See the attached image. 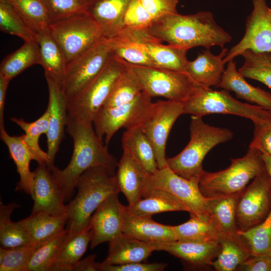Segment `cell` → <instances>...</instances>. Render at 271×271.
Wrapping results in <instances>:
<instances>
[{"mask_svg": "<svg viewBox=\"0 0 271 271\" xmlns=\"http://www.w3.org/2000/svg\"><path fill=\"white\" fill-rule=\"evenodd\" d=\"M146 30L158 40L187 50L196 47L222 49L231 36L219 26L212 13L202 11L187 15L177 13L154 20Z\"/></svg>", "mask_w": 271, "mask_h": 271, "instance_id": "6da1fadb", "label": "cell"}, {"mask_svg": "<svg viewBox=\"0 0 271 271\" xmlns=\"http://www.w3.org/2000/svg\"><path fill=\"white\" fill-rule=\"evenodd\" d=\"M67 130L72 137L73 150L67 166L61 170L49 169L63 192L65 201L69 200L80 176L87 170L101 167L114 174L118 163L96 135L93 124L67 120Z\"/></svg>", "mask_w": 271, "mask_h": 271, "instance_id": "7a4b0ae2", "label": "cell"}, {"mask_svg": "<svg viewBox=\"0 0 271 271\" xmlns=\"http://www.w3.org/2000/svg\"><path fill=\"white\" fill-rule=\"evenodd\" d=\"M76 188V196L66 205V229L69 232L89 229L91 217L100 204L110 195L120 192L115 174L101 167L84 172Z\"/></svg>", "mask_w": 271, "mask_h": 271, "instance_id": "3957f363", "label": "cell"}, {"mask_svg": "<svg viewBox=\"0 0 271 271\" xmlns=\"http://www.w3.org/2000/svg\"><path fill=\"white\" fill-rule=\"evenodd\" d=\"M190 140L178 155L167 158V165L173 172L188 180L199 182L204 170L202 162L206 155L216 145L231 140L230 130L210 125L202 117L192 115Z\"/></svg>", "mask_w": 271, "mask_h": 271, "instance_id": "277c9868", "label": "cell"}, {"mask_svg": "<svg viewBox=\"0 0 271 271\" xmlns=\"http://www.w3.org/2000/svg\"><path fill=\"white\" fill-rule=\"evenodd\" d=\"M230 165L216 172L204 171L199 186L207 198L240 194L250 180L265 171L261 153L249 148L241 158L230 160Z\"/></svg>", "mask_w": 271, "mask_h": 271, "instance_id": "5b68a950", "label": "cell"}, {"mask_svg": "<svg viewBox=\"0 0 271 271\" xmlns=\"http://www.w3.org/2000/svg\"><path fill=\"white\" fill-rule=\"evenodd\" d=\"M184 114L203 117L221 113L235 115L251 120L256 124L271 121V111L258 106L241 102L225 89L214 90L197 84L183 102Z\"/></svg>", "mask_w": 271, "mask_h": 271, "instance_id": "8992f818", "label": "cell"}, {"mask_svg": "<svg viewBox=\"0 0 271 271\" xmlns=\"http://www.w3.org/2000/svg\"><path fill=\"white\" fill-rule=\"evenodd\" d=\"M127 65V62L112 54L100 73L78 94L67 99V118L93 124L95 115Z\"/></svg>", "mask_w": 271, "mask_h": 271, "instance_id": "52a82bcc", "label": "cell"}, {"mask_svg": "<svg viewBox=\"0 0 271 271\" xmlns=\"http://www.w3.org/2000/svg\"><path fill=\"white\" fill-rule=\"evenodd\" d=\"M48 29L68 63L104 38L100 28L86 13L52 22Z\"/></svg>", "mask_w": 271, "mask_h": 271, "instance_id": "ba28073f", "label": "cell"}, {"mask_svg": "<svg viewBox=\"0 0 271 271\" xmlns=\"http://www.w3.org/2000/svg\"><path fill=\"white\" fill-rule=\"evenodd\" d=\"M154 103L152 98L142 92L131 101L113 107H102L95 115L93 125L96 135L105 146L116 131L140 126L151 112Z\"/></svg>", "mask_w": 271, "mask_h": 271, "instance_id": "9c48e42d", "label": "cell"}, {"mask_svg": "<svg viewBox=\"0 0 271 271\" xmlns=\"http://www.w3.org/2000/svg\"><path fill=\"white\" fill-rule=\"evenodd\" d=\"M130 64L138 77L142 92L151 98L163 97L169 100L183 102L197 84L184 72Z\"/></svg>", "mask_w": 271, "mask_h": 271, "instance_id": "30bf717a", "label": "cell"}, {"mask_svg": "<svg viewBox=\"0 0 271 271\" xmlns=\"http://www.w3.org/2000/svg\"><path fill=\"white\" fill-rule=\"evenodd\" d=\"M111 55L109 41L103 38L68 63L62 87L67 99L78 94L100 73Z\"/></svg>", "mask_w": 271, "mask_h": 271, "instance_id": "8fae6325", "label": "cell"}, {"mask_svg": "<svg viewBox=\"0 0 271 271\" xmlns=\"http://www.w3.org/2000/svg\"><path fill=\"white\" fill-rule=\"evenodd\" d=\"M271 211V179L266 171L255 177L239 198L236 212L238 230L259 224Z\"/></svg>", "mask_w": 271, "mask_h": 271, "instance_id": "7c38bea8", "label": "cell"}, {"mask_svg": "<svg viewBox=\"0 0 271 271\" xmlns=\"http://www.w3.org/2000/svg\"><path fill=\"white\" fill-rule=\"evenodd\" d=\"M183 113V102L159 100L140 127L154 149L158 169L168 166L166 147L171 129Z\"/></svg>", "mask_w": 271, "mask_h": 271, "instance_id": "4fadbf2b", "label": "cell"}, {"mask_svg": "<svg viewBox=\"0 0 271 271\" xmlns=\"http://www.w3.org/2000/svg\"><path fill=\"white\" fill-rule=\"evenodd\" d=\"M152 188L164 189L177 198L188 208L190 215L210 221L209 198L201 192L199 182L185 179L168 166L150 176Z\"/></svg>", "mask_w": 271, "mask_h": 271, "instance_id": "5bb4252c", "label": "cell"}, {"mask_svg": "<svg viewBox=\"0 0 271 271\" xmlns=\"http://www.w3.org/2000/svg\"><path fill=\"white\" fill-rule=\"evenodd\" d=\"M253 9L247 19L245 31L240 41L229 50L224 58L228 63L246 50L271 53V21L266 0H252Z\"/></svg>", "mask_w": 271, "mask_h": 271, "instance_id": "9a60e30c", "label": "cell"}, {"mask_svg": "<svg viewBox=\"0 0 271 271\" xmlns=\"http://www.w3.org/2000/svg\"><path fill=\"white\" fill-rule=\"evenodd\" d=\"M121 33L141 43L157 68L186 73V66L188 61L186 54L188 50L163 44L161 41L149 35L146 29L124 27Z\"/></svg>", "mask_w": 271, "mask_h": 271, "instance_id": "2e32d148", "label": "cell"}, {"mask_svg": "<svg viewBox=\"0 0 271 271\" xmlns=\"http://www.w3.org/2000/svg\"><path fill=\"white\" fill-rule=\"evenodd\" d=\"M115 193L109 196L97 207L89 223L91 233L90 248L109 242L122 232V209Z\"/></svg>", "mask_w": 271, "mask_h": 271, "instance_id": "e0dca14e", "label": "cell"}, {"mask_svg": "<svg viewBox=\"0 0 271 271\" xmlns=\"http://www.w3.org/2000/svg\"><path fill=\"white\" fill-rule=\"evenodd\" d=\"M34 172L32 213L43 212L54 216L65 214L64 195L50 169L46 164H39Z\"/></svg>", "mask_w": 271, "mask_h": 271, "instance_id": "ac0fdd59", "label": "cell"}, {"mask_svg": "<svg viewBox=\"0 0 271 271\" xmlns=\"http://www.w3.org/2000/svg\"><path fill=\"white\" fill-rule=\"evenodd\" d=\"M48 90L49 101L47 109L49 111V124L47 132V143L51 169L54 165L56 155L64 136V129L67 120V98L62 87L52 80L46 78Z\"/></svg>", "mask_w": 271, "mask_h": 271, "instance_id": "d6986e66", "label": "cell"}, {"mask_svg": "<svg viewBox=\"0 0 271 271\" xmlns=\"http://www.w3.org/2000/svg\"><path fill=\"white\" fill-rule=\"evenodd\" d=\"M115 174L120 192L132 205L144 197L152 188L150 175L135 157L126 149H123Z\"/></svg>", "mask_w": 271, "mask_h": 271, "instance_id": "ffe728a7", "label": "cell"}, {"mask_svg": "<svg viewBox=\"0 0 271 271\" xmlns=\"http://www.w3.org/2000/svg\"><path fill=\"white\" fill-rule=\"evenodd\" d=\"M153 244L156 250L168 252L195 268L211 266L220 250L218 240L202 242L176 240Z\"/></svg>", "mask_w": 271, "mask_h": 271, "instance_id": "44dd1931", "label": "cell"}, {"mask_svg": "<svg viewBox=\"0 0 271 271\" xmlns=\"http://www.w3.org/2000/svg\"><path fill=\"white\" fill-rule=\"evenodd\" d=\"M122 232L129 237L150 243L177 240L174 226L158 223L152 217L133 214L124 205Z\"/></svg>", "mask_w": 271, "mask_h": 271, "instance_id": "7402d4cb", "label": "cell"}, {"mask_svg": "<svg viewBox=\"0 0 271 271\" xmlns=\"http://www.w3.org/2000/svg\"><path fill=\"white\" fill-rule=\"evenodd\" d=\"M131 0H88L86 13L101 29L105 39L115 37L124 27Z\"/></svg>", "mask_w": 271, "mask_h": 271, "instance_id": "603a6c76", "label": "cell"}, {"mask_svg": "<svg viewBox=\"0 0 271 271\" xmlns=\"http://www.w3.org/2000/svg\"><path fill=\"white\" fill-rule=\"evenodd\" d=\"M228 51L223 48L218 55L206 49L199 53L195 59L188 61L186 72L196 83L210 88L217 87L225 71L224 58Z\"/></svg>", "mask_w": 271, "mask_h": 271, "instance_id": "cb8c5ba5", "label": "cell"}, {"mask_svg": "<svg viewBox=\"0 0 271 271\" xmlns=\"http://www.w3.org/2000/svg\"><path fill=\"white\" fill-rule=\"evenodd\" d=\"M0 137L8 149L10 158L15 163L20 177L16 190L23 191L31 195L34 172L31 171L30 165L32 160L36 161L34 155L25 143L23 134L20 136H11L5 128L0 130Z\"/></svg>", "mask_w": 271, "mask_h": 271, "instance_id": "d4e9b609", "label": "cell"}, {"mask_svg": "<svg viewBox=\"0 0 271 271\" xmlns=\"http://www.w3.org/2000/svg\"><path fill=\"white\" fill-rule=\"evenodd\" d=\"M36 41L39 49L40 65L44 69L46 78L52 80L62 87L68 63L48 27L37 34Z\"/></svg>", "mask_w": 271, "mask_h": 271, "instance_id": "484cf974", "label": "cell"}, {"mask_svg": "<svg viewBox=\"0 0 271 271\" xmlns=\"http://www.w3.org/2000/svg\"><path fill=\"white\" fill-rule=\"evenodd\" d=\"M236 69V62L230 60L218 85L233 91L238 98L255 103L271 111V93L248 83Z\"/></svg>", "mask_w": 271, "mask_h": 271, "instance_id": "4316f807", "label": "cell"}, {"mask_svg": "<svg viewBox=\"0 0 271 271\" xmlns=\"http://www.w3.org/2000/svg\"><path fill=\"white\" fill-rule=\"evenodd\" d=\"M156 251L153 243L129 237L121 233L109 242L103 264L118 265L146 260Z\"/></svg>", "mask_w": 271, "mask_h": 271, "instance_id": "83f0119b", "label": "cell"}, {"mask_svg": "<svg viewBox=\"0 0 271 271\" xmlns=\"http://www.w3.org/2000/svg\"><path fill=\"white\" fill-rule=\"evenodd\" d=\"M126 210L136 215L149 217L171 211H187L188 209L177 198L160 188L152 189L144 197L132 205L125 206Z\"/></svg>", "mask_w": 271, "mask_h": 271, "instance_id": "f1b7e54d", "label": "cell"}, {"mask_svg": "<svg viewBox=\"0 0 271 271\" xmlns=\"http://www.w3.org/2000/svg\"><path fill=\"white\" fill-rule=\"evenodd\" d=\"M90 229L79 232L67 233L63 240L51 271H71L81 259L90 243Z\"/></svg>", "mask_w": 271, "mask_h": 271, "instance_id": "f546056e", "label": "cell"}, {"mask_svg": "<svg viewBox=\"0 0 271 271\" xmlns=\"http://www.w3.org/2000/svg\"><path fill=\"white\" fill-rule=\"evenodd\" d=\"M19 222L27 232L33 244L38 245L65 229L67 216L66 214L54 216L43 212H37L31 213L30 216Z\"/></svg>", "mask_w": 271, "mask_h": 271, "instance_id": "4dcf8cb0", "label": "cell"}, {"mask_svg": "<svg viewBox=\"0 0 271 271\" xmlns=\"http://www.w3.org/2000/svg\"><path fill=\"white\" fill-rule=\"evenodd\" d=\"M241 193L209 198L210 221L220 236L237 233L236 207Z\"/></svg>", "mask_w": 271, "mask_h": 271, "instance_id": "1f68e13d", "label": "cell"}, {"mask_svg": "<svg viewBox=\"0 0 271 271\" xmlns=\"http://www.w3.org/2000/svg\"><path fill=\"white\" fill-rule=\"evenodd\" d=\"M220 250L211 266L216 271H234L250 255L242 238L237 234L221 235Z\"/></svg>", "mask_w": 271, "mask_h": 271, "instance_id": "d6a6232c", "label": "cell"}, {"mask_svg": "<svg viewBox=\"0 0 271 271\" xmlns=\"http://www.w3.org/2000/svg\"><path fill=\"white\" fill-rule=\"evenodd\" d=\"M122 146L123 149L127 150L150 176L158 170L153 147L140 126L125 130L122 135Z\"/></svg>", "mask_w": 271, "mask_h": 271, "instance_id": "836d02e7", "label": "cell"}, {"mask_svg": "<svg viewBox=\"0 0 271 271\" xmlns=\"http://www.w3.org/2000/svg\"><path fill=\"white\" fill-rule=\"evenodd\" d=\"M19 207L15 202L8 204L0 203V243L4 248L35 245L19 222L11 220L12 213Z\"/></svg>", "mask_w": 271, "mask_h": 271, "instance_id": "e575fe53", "label": "cell"}, {"mask_svg": "<svg viewBox=\"0 0 271 271\" xmlns=\"http://www.w3.org/2000/svg\"><path fill=\"white\" fill-rule=\"evenodd\" d=\"M35 64H40L37 41L25 42L20 48L2 60L0 73L11 80L24 70Z\"/></svg>", "mask_w": 271, "mask_h": 271, "instance_id": "d590c367", "label": "cell"}, {"mask_svg": "<svg viewBox=\"0 0 271 271\" xmlns=\"http://www.w3.org/2000/svg\"><path fill=\"white\" fill-rule=\"evenodd\" d=\"M107 39L113 55L132 65L156 67L145 49L138 42L120 33Z\"/></svg>", "mask_w": 271, "mask_h": 271, "instance_id": "8d00e7d4", "label": "cell"}, {"mask_svg": "<svg viewBox=\"0 0 271 271\" xmlns=\"http://www.w3.org/2000/svg\"><path fill=\"white\" fill-rule=\"evenodd\" d=\"M49 115L48 110L46 109L39 118L33 122L26 121L23 118L13 117L10 118L24 131V140L34 155L36 161L38 164H46L47 166L49 163L48 154L41 148L39 141L42 134H47Z\"/></svg>", "mask_w": 271, "mask_h": 271, "instance_id": "74e56055", "label": "cell"}, {"mask_svg": "<svg viewBox=\"0 0 271 271\" xmlns=\"http://www.w3.org/2000/svg\"><path fill=\"white\" fill-rule=\"evenodd\" d=\"M142 92L141 86L131 66L127 67L119 76L102 107H113L129 102Z\"/></svg>", "mask_w": 271, "mask_h": 271, "instance_id": "f35d334b", "label": "cell"}, {"mask_svg": "<svg viewBox=\"0 0 271 271\" xmlns=\"http://www.w3.org/2000/svg\"><path fill=\"white\" fill-rule=\"evenodd\" d=\"M177 240L202 242L218 240L220 234L211 221L190 215L185 223L174 226Z\"/></svg>", "mask_w": 271, "mask_h": 271, "instance_id": "ab89813d", "label": "cell"}, {"mask_svg": "<svg viewBox=\"0 0 271 271\" xmlns=\"http://www.w3.org/2000/svg\"><path fill=\"white\" fill-rule=\"evenodd\" d=\"M240 56L244 63L239 72L244 78L258 81L271 88V53L246 50Z\"/></svg>", "mask_w": 271, "mask_h": 271, "instance_id": "60d3db41", "label": "cell"}, {"mask_svg": "<svg viewBox=\"0 0 271 271\" xmlns=\"http://www.w3.org/2000/svg\"><path fill=\"white\" fill-rule=\"evenodd\" d=\"M0 30L4 33L17 36L25 42L36 40L37 34L9 0H0Z\"/></svg>", "mask_w": 271, "mask_h": 271, "instance_id": "b9f144b4", "label": "cell"}, {"mask_svg": "<svg viewBox=\"0 0 271 271\" xmlns=\"http://www.w3.org/2000/svg\"><path fill=\"white\" fill-rule=\"evenodd\" d=\"M250 254L271 255V211L261 223L244 230H237Z\"/></svg>", "mask_w": 271, "mask_h": 271, "instance_id": "7bdbcfd3", "label": "cell"}, {"mask_svg": "<svg viewBox=\"0 0 271 271\" xmlns=\"http://www.w3.org/2000/svg\"><path fill=\"white\" fill-rule=\"evenodd\" d=\"M67 230L37 245L29 262L27 271H51L60 246Z\"/></svg>", "mask_w": 271, "mask_h": 271, "instance_id": "ee69618b", "label": "cell"}, {"mask_svg": "<svg viewBox=\"0 0 271 271\" xmlns=\"http://www.w3.org/2000/svg\"><path fill=\"white\" fill-rule=\"evenodd\" d=\"M29 27L37 34L47 28L50 20L40 0H9Z\"/></svg>", "mask_w": 271, "mask_h": 271, "instance_id": "f6af8a7d", "label": "cell"}, {"mask_svg": "<svg viewBox=\"0 0 271 271\" xmlns=\"http://www.w3.org/2000/svg\"><path fill=\"white\" fill-rule=\"evenodd\" d=\"M40 1L45 8L51 23L86 13L88 2V0Z\"/></svg>", "mask_w": 271, "mask_h": 271, "instance_id": "bcb514c9", "label": "cell"}, {"mask_svg": "<svg viewBox=\"0 0 271 271\" xmlns=\"http://www.w3.org/2000/svg\"><path fill=\"white\" fill-rule=\"evenodd\" d=\"M37 245L6 248L0 271H27L31 255Z\"/></svg>", "mask_w": 271, "mask_h": 271, "instance_id": "7dc6e473", "label": "cell"}, {"mask_svg": "<svg viewBox=\"0 0 271 271\" xmlns=\"http://www.w3.org/2000/svg\"><path fill=\"white\" fill-rule=\"evenodd\" d=\"M154 21L139 0H131L124 18V26L146 29Z\"/></svg>", "mask_w": 271, "mask_h": 271, "instance_id": "c3c4849f", "label": "cell"}, {"mask_svg": "<svg viewBox=\"0 0 271 271\" xmlns=\"http://www.w3.org/2000/svg\"><path fill=\"white\" fill-rule=\"evenodd\" d=\"M154 20L170 14L177 13L179 0H139Z\"/></svg>", "mask_w": 271, "mask_h": 271, "instance_id": "681fc988", "label": "cell"}, {"mask_svg": "<svg viewBox=\"0 0 271 271\" xmlns=\"http://www.w3.org/2000/svg\"><path fill=\"white\" fill-rule=\"evenodd\" d=\"M249 148L271 156V121L254 125L253 137Z\"/></svg>", "mask_w": 271, "mask_h": 271, "instance_id": "f907efd6", "label": "cell"}, {"mask_svg": "<svg viewBox=\"0 0 271 271\" xmlns=\"http://www.w3.org/2000/svg\"><path fill=\"white\" fill-rule=\"evenodd\" d=\"M167 266V263L157 262H138L118 265L100 263V271H162Z\"/></svg>", "mask_w": 271, "mask_h": 271, "instance_id": "816d5d0a", "label": "cell"}, {"mask_svg": "<svg viewBox=\"0 0 271 271\" xmlns=\"http://www.w3.org/2000/svg\"><path fill=\"white\" fill-rule=\"evenodd\" d=\"M236 270L271 271V255L250 254Z\"/></svg>", "mask_w": 271, "mask_h": 271, "instance_id": "f5cc1de1", "label": "cell"}, {"mask_svg": "<svg viewBox=\"0 0 271 271\" xmlns=\"http://www.w3.org/2000/svg\"><path fill=\"white\" fill-rule=\"evenodd\" d=\"M95 254L80 259L74 266V271H100V263L95 261Z\"/></svg>", "mask_w": 271, "mask_h": 271, "instance_id": "db71d44e", "label": "cell"}, {"mask_svg": "<svg viewBox=\"0 0 271 271\" xmlns=\"http://www.w3.org/2000/svg\"><path fill=\"white\" fill-rule=\"evenodd\" d=\"M11 80L0 73V130L5 129L4 108L7 91Z\"/></svg>", "mask_w": 271, "mask_h": 271, "instance_id": "11a10c76", "label": "cell"}, {"mask_svg": "<svg viewBox=\"0 0 271 271\" xmlns=\"http://www.w3.org/2000/svg\"><path fill=\"white\" fill-rule=\"evenodd\" d=\"M261 156L264 164L265 171L271 179V156L262 153Z\"/></svg>", "mask_w": 271, "mask_h": 271, "instance_id": "9f6ffc18", "label": "cell"}, {"mask_svg": "<svg viewBox=\"0 0 271 271\" xmlns=\"http://www.w3.org/2000/svg\"><path fill=\"white\" fill-rule=\"evenodd\" d=\"M268 16L271 21V9L269 8H268Z\"/></svg>", "mask_w": 271, "mask_h": 271, "instance_id": "6f0895ef", "label": "cell"}]
</instances>
